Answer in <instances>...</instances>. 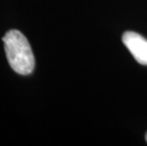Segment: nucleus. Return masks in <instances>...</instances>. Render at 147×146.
<instances>
[{
	"label": "nucleus",
	"instance_id": "obj_1",
	"mask_svg": "<svg viewBox=\"0 0 147 146\" xmlns=\"http://www.w3.org/2000/svg\"><path fill=\"white\" fill-rule=\"evenodd\" d=\"M5 52L10 67L20 75H29L33 71L35 61L28 39L19 30H11L3 37Z\"/></svg>",
	"mask_w": 147,
	"mask_h": 146
},
{
	"label": "nucleus",
	"instance_id": "obj_2",
	"mask_svg": "<svg viewBox=\"0 0 147 146\" xmlns=\"http://www.w3.org/2000/svg\"><path fill=\"white\" fill-rule=\"evenodd\" d=\"M123 42L138 63L147 66V40L145 38L134 32H126L123 35Z\"/></svg>",
	"mask_w": 147,
	"mask_h": 146
},
{
	"label": "nucleus",
	"instance_id": "obj_3",
	"mask_svg": "<svg viewBox=\"0 0 147 146\" xmlns=\"http://www.w3.org/2000/svg\"><path fill=\"white\" fill-rule=\"evenodd\" d=\"M145 139H146V141H147V133H146V135H145Z\"/></svg>",
	"mask_w": 147,
	"mask_h": 146
}]
</instances>
